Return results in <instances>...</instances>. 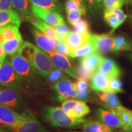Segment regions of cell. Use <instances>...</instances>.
Returning a JSON list of instances; mask_svg holds the SVG:
<instances>
[{"label":"cell","mask_w":132,"mask_h":132,"mask_svg":"<svg viewBox=\"0 0 132 132\" xmlns=\"http://www.w3.org/2000/svg\"><path fill=\"white\" fill-rule=\"evenodd\" d=\"M23 120L9 128L13 132H50L39 122L30 110H26L21 113Z\"/></svg>","instance_id":"4"},{"label":"cell","mask_w":132,"mask_h":132,"mask_svg":"<svg viewBox=\"0 0 132 132\" xmlns=\"http://www.w3.org/2000/svg\"><path fill=\"white\" fill-rule=\"evenodd\" d=\"M11 62L19 76L22 85L31 89L37 90L42 86L43 77L37 73L28 61L20 54L16 53L11 56Z\"/></svg>","instance_id":"2"},{"label":"cell","mask_w":132,"mask_h":132,"mask_svg":"<svg viewBox=\"0 0 132 132\" xmlns=\"http://www.w3.org/2000/svg\"><path fill=\"white\" fill-rule=\"evenodd\" d=\"M54 28L57 36L59 35H66L70 31V29H69L68 26L66 25L65 23L54 26Z\"/></svg>","instance_id":"42"},{"label":"cell","mask_w":132,"mask_h":132,"mask_svg":"<svg viewBox=\"0 0 132 132\" xmlns=\"http://www.w3.org/2000/svg\"><path fill=\"white\" fill-rule=\"evenodd\" d=\"M122 1H123V2H124V3H126V2H127V1H128V0H122Z\"/></svg>","instance_id":"52"},{"label":"cell","mask_w":132,"mask_h":132,"mask_svg":"<svg viewBox=\"0 0 132 132\" xmlns=\"http://www.w3.org/2000/svg\"><path fill=\"white\" fill-rule=\"evenodd\" d=\"M28 21H29L36 29L40 31L41 32L45 34L47 37H50L53 40H57V34L53 26H50L47 23L41 20L40 19L34 16L33 15Z\"/></svg>","instance_id":"19"},{"label":"cell","mask_w":132,"mask_h":132,"mask_svg":"<svg viewBox=\"0 0 132 132\" xmlns=\"http://www.w3.org/2000/svg\"><path fill=\"white\" fill-rule=\"evenodd\" d=\"M12 8V0H0V11H7Z\"/></svg>","instance_id":"43"},{"label":"cell","mask_w":132,"mask_h":132,"mask_svg":"<svg viewBox=\"0 0 132 132\" xmlns=\"http://www.w3.org/2000/svg\"><path fill=\"white\" fill-rule=\"evenodd\" d=\"M78 101V100H72V99L64 100V102L61 103V108L67 115L72 117L73 108Z\"/></svg>","instance_id":"37"},{"label":"cell","mask_w":132,"mask_h":132,"mask_svg":"<svg viewBox=\"0 0 132 132\" xmlns=\"http://www.w3.org/2000/svg\"><path fill=\"white\" fill-rule=\"evenodd\" d=\"M28 61L38 73L44 78L54 68L47 52L27 41H23L17 52Z\"/></svg>","instance_id":"1"},{"label":"cell","mask_w":132,"mask_h":132,"mask_svg":"<svg viewBox=\"0 0 132 132\" xmlns=\"http://www.w3.org/2000/svg\"><path fill=\"white\" fill-rule=\"evenodd\" d=\"M0 132H10L9 130L4 129V128H0Z\"/></svg>","instance_id":"48"},{"label":"cell","mask_w":132,"mask_h":132,"mask_svg":"<svg viewBox=\"0 0 132 132\" xmlns=\"http://www.w3.org/2000/svg\"><path fill=\"white\" fill-rule=\"evenodd\" d=\"M108 11L111 12L112 14H114L116 16L119 22L120 25H121V24L124 22L125 20L127 19V18L128 17L127 15L125 14V13L123 12L122 10L120 9V8H117V9H114L111 10V11Z\"/></svg>","instance_id":"41"},{"label":"cell","mask_w":132,"mask_h":132,"mask_svg":"<svg viewBox=\"0 0 132 132\" xmlns=\"http://www.w3.org/2000/svg\"><path fill=\"white\" fill-rule=\"evenodd\" d=\"M98 70L106 75L109 78L113 77H119L121 75V70L114 61L110 58L103 57Z\"/></svg>","instance_id":"15"},{"label":"cell","mask_w":132,"mask_h":132,"mask_svg":"<svg viewBox=\"0 0 132 132\" xmlns=\"http://www.w3.org/2000/svg\"><path fill=\"white\" fill-rule=\"evenodd\" d=\"M53 89L59 101H64L69 98H76L77 92L73 87V83L65 77L57 81L53 85Z\"/></svg>","instance_id":"10"},{"label":"cell","mask_w":132,"mask_h":132,"mask_svg":"<svg viewBox=\"0 0 132 132\" xmlns=\"http://www.w3.org/2000/svg\"><path fill=\"white\" fill-rule=\"evenodd\" d=\"M104 20L106 21V23L112 28L111 33H113L119 26H120L116 16L110 11H105V12H104Z\"/></svg>","instance_id":"31"},{"label":"cell","mask_w":132,"mask_h":132,"mask_svg":"<svg viewBox=\"0 0 132 132\" xmlns=\"http://www.w3.org/2000/svg\"><path fill=\"white\" fill-rule=\"evenodd\" d=\"M76 70H77L78 79L80 78L89 81L90 80L92 74H93V72H92L91 71L88 70L80 64H79L78 67H76Z\"/></svg>","instance_id":"36"},{"label":"cell","mask_w":132,"mask_h":132,"mask_svg":"<svg viewBox=\"0 0 132 132\" xmlns=\"http://www.w3.org/2000/svg\"><path fill=\"white\" fill-rule=\"evenodd\" d=\"M22 120V115L19 114L9 107L0 104V124L10 128Z\"/></svg>","instance_id":"12"},{"label":"cell","mask_w":132,"mask_h":132,"mask_svg":"<svg viewBox=\"0 0 132 132\" xmlns=\"http://www.w3.org/2000/svg\"><path fill=\"white\" fill-rule=\"evenodd\" d=\"M111 111L114 113L119 118L122 124L123 125V129L130 130V123L131 120V110L121 106H116L111 109Z\"/></svg>","instance_id":"24"},{"label":"cell","mask_w":132,"mask_h":132,"mask_svg":"<svg viewBox=\"0 0 132 132\" xmlns=\"http://www.w3.org/2000/svg\"><path fill=\"white\" fill-rule=\"evenodd\" d=\"M90 80L92 90L97 92H109L110 78L99 70L94 72Z\"/></svg>","instance_id":"17"},{"label":"cell","mask_w":132,"mask_h":132,"mask_svg":"<svg viewBox=\"0 0 132 132\" xmlns=\"http://www.w3.org/2000/svg\"><path fill=\"white\" fill-rule=\"evenodd\" d=\"M22 17L15 10L0 11V28L8 25L20 27L22 23Z\"/></svg>","instance_id":"14"},{"label":"cell","mask_w":132,"mask_h":132,"mask_svg":"<svg viewBox=\"0 0 132 132\" xmlns=\"http://www.w3.org/2000/svg\"><path fill=\"white\" fill-rule=\"evenodd\" d=\"M31 10V13L34 16L53 27L65 23L63 17L57 11L38 7L32 4Z\"/></svg>","instance_id":"6"},{"label":"cell","mask_w":132,"mask_h":132,"mask_svg":"<svg viewBox=\"0 0 132 132\" xmlns=\"http://www.w3.org/2000/svg\"><path fill=\"white\" fill-rule=\"evenodd\" d=\"M109 92L114 93H122L123 90L122 87V82L118 77H113L109 80Z\"/></svg>","instance_id":"35"},{"label":"cell","mask_w":132,"mask_h":132,"mask_svg":"<svg viewBox=\"0 0 132 132\" xmlns=\"http://www.w3.org/2000/svg\"><path fill=\"white\" fill-rule=\"evenodd\" d=\"M90 112L89 107L87 106L85 102L78 100L74 107L72 117L75 118H82V117L87 115Z\"/></svg>","instance_id":"29"},{"label":"cell","mask_w":132,"mask_h":132,"mask_svg":"<svg viewBox=\"0 0 132 132\" xmlns=\"http://www.w3.org/2000/svg\"><path fill=\"white\" fill-rule=\"evenodd\" d=\"M95 52H96V50L94 46L92 43L89 42L81 47L73 50H70L69 57H81Z\"/></svg>","instance_id":"28"},{"label":"cell","mask_w":132,"mask_h":132,"mask_svg":"<svg viewBox=\"0 0 132 132\" xmlns=\"http://www.w3.org/2000/svg\"><path fill=\"white\" fill-rule=\"evenodd\" d=\"M117 132H132V130H125V129H122L120 131H118Z\"/></svg>","instance_id":"47"},{"label":"cell","mask_w":132,"mask_h":132,"mask_svg":"<svg viewBox=\"0 0 132 132\" xmlns=\"http://www.w3.org/2000/svg\"><path fill=\"white\" fill-rule=\"evenodd\" d=\"M90 42V33H79L70 31L66 36L64 43L70 50H73Z\"/></svg>","instance_id":"11"},{"label":"cell","mask_w":132,"mask_h":132,"mask_svg":"<svg viewBox=\"0 0 132 132\" xmlns=\"http://www.w3.org/2000/svg\"><path fill=\"white\" fill-rule=\"evenodd\" d=\"M0 85L19 89L22 82L14 70L9 58L5 59L0 68Z\"/></svg>","instance_id":"5"},{"label":"cell","mask_w":132,"mask_h":132,"mask_svg":"<svg viewBox=\"0 0 132 132\" xmlns=\"http://www.w3.org/2000/svg\"><path fill=\"white\" fill-rule=\"evenodd\" d=\"M130 130H132V111L131 110V120H130Z\"/></svg>","instance_id":"46"},{"label":"cell","mask_w":132,"mask_h":132,"mask_svg":"<svg viewBox=\"0 0 132 132\" xmlns=\"http://www.w3.org/2000/svg\"><path fill=\"white\" fill-rule=\"evenodd\" d=\"M3 62H3V61H0V68H1V66H2Z\"/></svg>","instance_id":"50"},{"label":"cell","mask_w":132,"mask_h":132,"mask_svg":"<svg viewBox=\"0 0 132 132\" xmlns=\"http://www.w3.org/2000/svg\"><path fill=\"white\" fill-rule=\"evenodd\" d=\"M124 2L122 0H103V4L105 7V11H111L112 9L120 8Z\"/></svg>","instance_id":"39"},{"label":"cell","mask_w":132,"mask_h":132,"mask_svg":"<svg viewBox=\"0 0 132 132\" xmlns=\"http://www.w3.org/2000/svg\"><path fill=\"white\" fill-rule=\"evenodd\" d=\"M21 101L22 98L18 89L0 85V104L17 109L20 106Z\"/></svg>","instance_id":"7"},{"label":"cell","mask_w":132,"mask_h":132,"mask_svg":"<svg viewBox=\"0 0 132 132\" xmlns=\"http://www.w3.org/2000/svg\"><path fill=\"white\" fill-rule=\"evenodd\" d=\"M94 8H98L101 5L102 0H85Z\"/></svg>","instance_id":"44"},{"label":"cell","mask_w":132,"mask_h":132,"mask_svg":"<svg viewBox=\"0 0 132 132\" xmlns=\"http://www.w3.org/2000/svg\"><path fill=\"white\" fill-rule=\"evenodd\" d=\"M43 119L53 127L61 128H75L81 127L86 119L75 118L67 115L59 106H48L42 113Z\"/></svg>","instance_id":"3"},{"label":"cell","mask_w":132,"mask_h":132,"mask_svg":"<svg viewBox=\"0 0 132 132\" xmlns=\"http://www.w3.org/2000/svg\"><path fill=\"white\" fill-rule=\"evenodd\" d=\"M130 19H131V22H132V9H131V14H130Z\"/></svg>","instance_id":"51"},{"label":"cell","mask_w":132,"mask_h":132,"mask_svg":"<svg viewBox=\"0 0 132 132\" xmlns=\"http://www.w3.org/2000/svg\"><path fill=\"white\" fill-rule=\"evenodd\" d=\"M103 57L101 54L97 52H95L81 57L79 61V64L84 66L94 73L95 71L98 70Z\"/></svg>","instance_id":"18"},{"label":"cell","mask_w":132,"mask_h":132,"mask_svg":"<svg viewBox=\"0 0 132 132\" xmlns=\"http://www.w3.org/2000/svg\"><path fill=\"white\" fill-rule=\"evenodd\" d=\"M0 34L3 41L21 36L19 31V28L14 25H8L0 28Z\"/></svg>","instance_id":"27"},{"label":"cell","mask_w":132,"mask_h":132,"mask_svg":"<svg viewBox=\"0 0 132 132\" xmlns=\"http://www.w3.org/2000/svg\"><path fill=\"white\" fill-rule=\"evenodd\" d=\"M32 5L56 11L57 5L56 0H29Z\"/></svg>","instance_id":"30"},{"label":"cell","mask_w":132,"mask_h":132,"mask_svg":"<svg viewBox=\"0 0 132 132\" xmlns=\"http://www.w3.org/2000/svg\"><path fill=\"white\" fill-rule=\"evenodd\" d=\"M3 41V38H2V37H1V34H0V43H1Z\"/></svg>","instance_id":"49"},{"label":"cell","mask_w":132,"mask_h":132,"mask_svg":"<svg viewBox=\"0 0 132 132\" xmlns=\"http://www.w3.org/2000/svg\"><path fill=\"white\" fill-rule=\"evenodd\" d=\"M75 32L79 33H88L89 26L88 22L85 19H80L72 24Z\"/></svg>","instance_id":"32"},{"label":"cell","mask_w":132,"mask_h":132,"mask_svg":"<svg viewBox=\"0 0 132 132\" xmlns=\"http://www.w3.org/2000/svg\"><path fill=\"white\" fill-rule=\"evenodd\" d=\"M86 13V9L80 10H72V11H68V12H67V18L69 23L72 25L75 21L80 20L81 16L85 15Z\"/></svg>","instance_id":"33"},{"label":"cell","mask_w":132,"mask_h":132,"mask_svg":"<svg viewBox=\"0 0 132 132\" xmlns=\"http://www.w3.org/2000/svg\"><path fill=\"white\" fill-rule=\"evenodd\" d=\"M73 87L77 92L76 98L81 101H87L89 95L88 81L83 79L78 78L77 81L73 83Z\"/></svg>","instance_id":"22"},{"label":"cell","mask_w":132,"mask_h":132,"mask_svg":"<svg viewBox=\"0 0 132 132\" xmlns=\"http://www.w3.org/2000/svg\"><path fill=\"white\" fill-rule=\"evenodd\" d=\"M47 53L50 57L51 61L54 67L65 72L72 78L78 79L76 67L72 65L70 60L66 56L54 51Z\"/></svg>","instance_id":"9"},{"label":"cell","mask_w":132,"mask_h":132,"mask_svg":"<svg viewBox=\"0 0 132 132\" xmlns=\"http://www.w3.org/2000/svg\"><path fill=\"white\" fill-rule=\"evenodd\" d=\"M31 32L38 47L45 52L54 51L55 40L47 37L37 29L32 28Z\"/></svg>","instance_id":"16"},{"label":"cell","mask_w":132,"mask_h":132,"mask_svg":"<svg viewBox=\"0 0 132 132\" xmlns=\"http://www.w3.org/2000/svg\"><path fill=\"white\" fill-rule=\"evenodd\" d=\"M96 115L99 120L111 128H122L123 125L119 117L111 110L99 108L97 110Z\"/></svg>","instance_id":"13"},{"label":"cell","mask_w":132,"mask_h":132,"mask_svg":"<svg viewBox=\"0 0 132 132\" xmlns=\"http://www.w3.org/2000/svg\"><path fill=\"white\" fill-rule=\"evenodd\" d=\"M29 0H12V7L26 20H28L32 16L31 10L29 7Z\"/></svg>","instance_id":"25"},{"label":"cell","mask_w":132,"mask_h":132,"mask_svg":"<svg viewBox=\"0 0 132 132\" xmlns=\"http://www.w3.org/2000/svg\"><path fill=\"white\" fill-rule=\"evenodd\" d=\"M58 53H60L63 55L67 56L69 57L70 54V50L67 47L65 43L60 42L57 40H55V46H54V51Z\"/></svg>","instance_id":"40"},{"label":"cell","mask_w":132,"mask_h":132,"mask_svg":"<svg viewBox=\"0 0 132 132\" xmlns=\"http://www.w3.org/2000/svg\"><path fill=\"white\" fill-rule=\"evenodd\" d=\"M85 9L81 0H67L65 3V11L68 12L72 10Z\"/></svg>","instance_id":"38"},{"label":"cell","mask_w":132,"mask_h":132,"mask_svg":"<svg viewBox=\"0 0 132 132\" xmlns=\"http://www.w3.org/2000/svg\"><path fill=\"white\" fill-rule=\"evenodd\" d=\"M81 128L82 132H113L111 128L98 120H86Z\"/></svg>","instance_id":"21"},{"label":"cell","mask_w":132,"mask_h":132,"mask_svg":"<svg viewBox=\"0 0 132 132\" xmlns=\"http://www.w3.org/2000/svg\"><path fill=\"white\" fill-rule=\"evenodd\" d=\"M81 1H82V0H81Z\"/></svg>","instance_id":"55"},{"label":"cell","mask_w":132,"mask_h":132,"mask_svg":"<svg viewBox=\"0 0 132 132\" xmlns=\"http://www.w3.org/2000/svg\"><path fill=\"white\" fill-rule=\"evenodd\" d=\"M67 132H80V131H67Z\"/></svg>","instance_id":"53"},{"label":"cell","mask_w":132,"mask_h":132,"mask_svg":"<svg viewBox=\"0 0 132 132\" xmlns=\"http://www.w3.org/2000/svg\"><path fill=\"white\" fill-rule=\"evenodd\" d=\"M90 42L94 46L96 52L101 54L114 52V37L110 34H94L90 33Z\"/></svg>","instance_id":"8"},{"label":"cell","mask_w":132,"mask_h":132,"mask_svg":"<svg viewBox=\"0 0 132 132\" xmlns=\"http://www.w3.org/2000/svg\"><path fill=\"white\" fill-rule=\"evenodd\" d=\"M131 59H132V55L131 56Z\"/></svg>","instance_id":"54"},{"label":"cell","mask_w":132,"mask_h":132,"mask_svg":"<svg viewBox=\"0 0 132 132\" xmlns=\"http://www.w3.org/2000/svg\"><path fill=\"white\" fill-rule=\"evenodd\" d=\"M65 77H66L65 74L64 73L63 71L54 67V68L52 69L50 73L48 74L47 78L48 80L50 82L54 84L57 81L61 80V79L64 78H65Z\"/></svg>","instance_id":"34"},{"label":"cell","mask_w":132,"mask_h":132,"mask_svg":"<svg viewBox=\"0 0 132 132\" xmlns=\"http://www.w3.org/2000/svg\"><path fill=\"white\" fill-rule=\"evenodd\" d=\"M23 40L21 36L9 40H4L1 42V45L6 54L12 56L17 53L18 51L22 44Z\"/></svg>","instance_id":"23"},{"label":"cell","mask_w":132,"mask_h":132,"mask_svg":"<svg viewBox=\"0 0 132 132\" xmlns=\"http://www.w3.org/2000/svg\"><path fill=\"white\" fill-rule=\"evenodd\" d=\"M6 57V53H5L4 49L1 45V43H0V61L4 62Z\"/></svg>","instance_id":"45"},{"label":"cell","mask_w":132,"mask_h":132,"mask_svg":"<svg viewBox=\"0 0 132 132\" xmlns=\"http://www.w3.org/2000/svg\"><path fill=\"white\" fill-rule=\"evenodd\" d=\"M97 95L103 106L108 110H111L116 106H121L119 99L116 94L112 92H97Z\"/></svg>","instance_id":"20"},{"label":"cell","mask_w":132,"mask_h":132,"mask_svg":"<svg viewBox=\"0 0 132 132\" xmlns=\"http://www.w3.org/2000/svg\"><path fill=\"white\" fill-rule=\"evenodd\" d=\"M114 52L132 51V42L123 36H118L114 37Z\"/></svg>","instance_id":"26"}]
</instances>
